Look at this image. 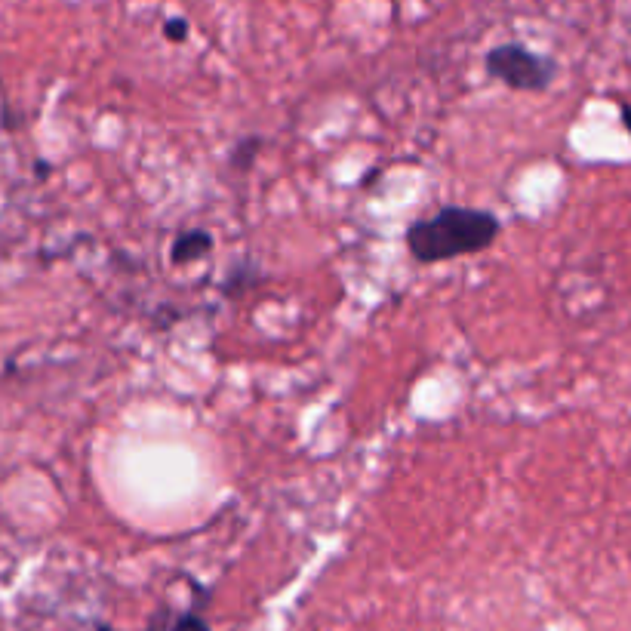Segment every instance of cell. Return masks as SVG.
Segmentation results:
<instances>
[{
  "mask_svg": "<svg viewBox=\"0 0 631 631\" xmlns=\"http://www.w3.org/2000/svg\"><path fill=\"white\" fill-rule=\"evenodd\" d=\"M487 71L511 90L539 93L555 81V62L521 47V44H502L487 53Z\"/></svg>",
  "mask_w": 631,
  "mask_h": 631,
  "instance_id": "2",
  "label": "cell"
},
{
  "mask_svg": "<svg viewBox=\"0 0 631 631\" xmlns=\"http://www.w3.org/2000/svg\"><path fill=\"white\" fill-rule=\"evenodd\" d=\"M170 631H210V625L197 616V613H182L176 622H173V628Z\"/></svg>",
  "mask_w": 631,
  "mask_h": 631,
  "instance_id": "4",
  "label": "cell"
},
{
  "mask_svg": "<svg viewBox=\"0 0 631 631\" xmlns=\"http://www.w3.org/2000/svg\"><path fill=\"white\" fill-rule=\"evenodd\" d=\"M99 631H111V628L108 625H99Z\"/></svg>",
  "mask_w": 631,
  "mask_h": 631,
  "instance_id": "7",
  "label": "cell"
},
{
  "mask_svg": "<svg viewBox=\"0 0 631 631\" xmlns=\"http://www.w3.org/2000/svg\"><path fill=\"white\" fill-rule=\"evenodd\" d=\"M622 121H625V130L631 133V105H625V108H622Z\"/></svg>",
  "mask_w": 631,
  "mask_h": 631,
  "instance_id": "6",
  "label": "cell"
},
{
  "mask_svg": "<svg viewBox=\"0 0 631 631\" xmlns=\"http://www.w3.org/2000/svg\"><path fill=\"white\" fill-rule=\"evenodd\" d=\"M499 219L487 210L444 207L407 231V247L419 262H447L481 253L499 238Z\"/></svg>",
  "mask_w": 631,
  "mask_h": 631,
  "instance_id": "1",
  "label": "cell"
},
{
  "mask_svg": "<svg viewBox=\"0 0 631 631\" xmlns=\"http://www.w3.org/2000/svg\"><path fill=\"white\" fill-rule=\"evenodd\" d=\"M164 34L170 37L173 44H179V41H185V34H188V25L182 22V19H173V22H167L164 25Z\"/></svg>",
  "mask_w": 631,
  "mask_h": 631,
  "instance_id": "5",
  "label": "cell"
},
{
  "mask_svg": "<svg viewBox=\"0 0 631 631\" xmlns=\"http://www.w3.org/2000/svg\"><path fill=\"white\" fill-rule=\"evenodd\" d=\"M210 247H213V238L207 231H188L173 244V262L185 265L191 259H201L204 253H210Z\"/></svg>",
  "mask_w": 631,
  "mask_h": 631,
  "instance_id": "3",
  "label": "cell"
}]
</instances>
